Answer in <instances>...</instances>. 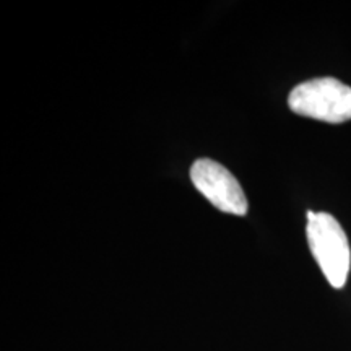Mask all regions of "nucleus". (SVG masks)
<instances>
[{"label": "nucleus", "instance_id": "obj_1", "mask_svg": "<svg viewBox=\"0 0 351 351\" xmlns=\"http://www.w3.org/2000/svg\"><path fill=\"white\" fill-rule=\"evenodd\" d=\"M311 252L333 288H343L351 265V251L343 228L330 213L307 212Z\"/></svg>", "mask_w": 351, "mask_h": 351}, {"label": "nucleus", "instance_id": "obj_2", "mask_svg": "<svg viewBox=\"0 0 351 351\" xmlns=\"http://www.w3.org/2000/svg\"><path fill=\"white\" fill-rule=\"evenodd\" d=\"M288 106L300 116L341 124L351 121V88L332 77L314 78L293 88Z\"/></svg>", "mask_w": 351, "mask_h": 351}, {"label": "nucleus", "instance_id": "obj_3", "mask_svg": "<svg viewBox=\"0 0 351 351\" xmlns=\"http://www.w3.org/2000/svg\"><path fill=\"white\" fill-rule=\"evenodd\" d=\"M191 179L197 191L221 212L244 217L249 204L238 179L217 161L202 158L192 165Z\"/></svg>", "mask_w": 351, "mask_h": 351}]
</instances>
